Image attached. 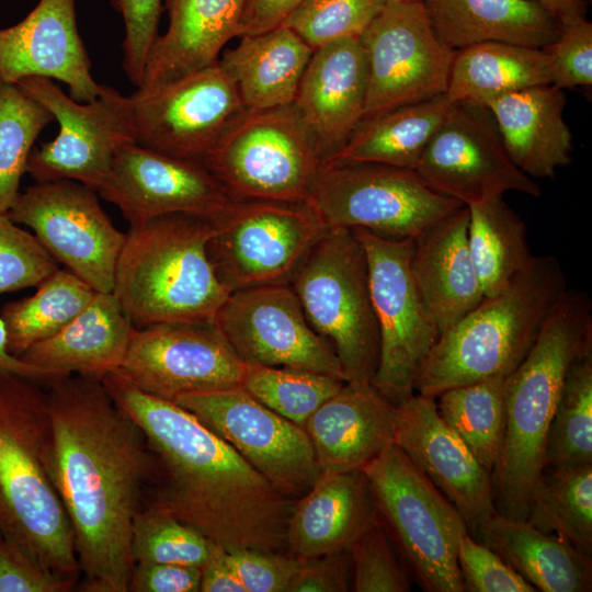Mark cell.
I'll return each instance as SVG.
<instances>
[{"label": "cell", "instance_id": "7a4b0ae2", "mask_svg": "<svg viewBox=\"0 0 592 592\" xmlns=\"http://www.w3.org/2000/svg\"><path fill=\"white\" fill-rule=\"evenodd\" d=\"M101 380L152 453L143 505L173 515L225 550L288 553L295 500L181 406L141 391L114 371Z\"/></svg>", "mask_w": 592, "mask_h": 592}, {"label": "cell", "instance_id": "5bb4252c", "mask_svg": "<svg viewBox=\"0 0 592 592\" xmlns=\"http://www.w3.org/2000/svg\"><path fill=\"white\" fill-rule=\"evenodd\" d=\"M98 192L73 180L36 182L20 192L10 218L33 230L46 251L96 292L112 293L126 239Z\"/></svg>", "mask_w": 592, "mask_h": 592}, {"label": "cell", "instance_id": "c3c4849f", "mask_svg": "<svg viewBox=\"0 0 592 592\" xmlns=\"http://www.w3.org/2000/svg\"><path fill=\"white\" fill-rule=\"evenodd\" d=\"M124 21L123 68L137 88L140 86L150 50L159 37L162 0H109Z\"/></svg>", "mask_w": 592, "mask_h": 592}, {"label": "cell", "instance_id": "ab89813d", "mask_svg": "<svg viewBox=\"0 0 592 592\" xmlns=\"http://www.w3.org/2000/svg\"><path fill=\"white\" fill-rule=\"evenodd\" d=\"M53 121L41 102L0 78V213H9L19 196L34 144Z\"/></svg>", "mask_w": 592, "mask_h": 592}, {"label": "cell", "instance_id": "ffe728a7", "mask_svg": "<svg viewBox=\"0 0 592 592\" xmlns=\"http://www.w3.org/2000/svg\"><path fill=\"white\" fill-rule=\"evenodd\" d=\"M136 144L201 162L244 107L218 61L146 93L129 95Z\"/></svg>", "mask_w": 592, "mask_h": 592}, {"label": "cell", "instance_id": "ba28073f", "mask_svg": "<svg viewBox=\"0 0 592 592\" xmlns=\"http://www.w3.org/2000/svg\"><path fill=\"white\" fill-rule=\"evenodd\" d=\"M362 470L413 580L428 592H463L457 545L468 530L456 508L395 443Z\"/></svg>", "mask_w": 592, "mask_h": 592}, {"label": "cell", "instance_id": "4dcf8cb0", "mask_svg": "<svg viewBox=\"0 0 592 592\" xmlns=\"http://www.w3.org/2000/svg\"><path fill=\"white\" fill-rule=\"evenodd\" d=\"M437 37L453 50L501 42L544 48L562 24L535 0H424Z\"/></svg>", "mask_w": 592, "mask_h": 592}, {"label": "cell", "instance_id": "bcb514c9", "mask_svg": "<svg viewBox=\"0 0 592 592\" xmlns=\"http://www.w3.org/2000/svg\"><path fill=\"white\" fill-rule=\"evenodd\" d=\"M57 263L33 234L0 213V294L36 286Z\"/></svg>", "mask_w": 592, "mask_h": 592}, {"label": "cell", "instance_id": "f6af8a7d", "mask_svg": "<svg viewBox=\"0 0 592 592\" xmlns=\"http://www.w3.org/2000/svg\"><path fill=\"white\" fill-rule=\"evenodd\" d=\"M352 587L356 592H407L409 572L383 524L372 525L349 549ZM401 558V557H400Z\"/></svg>", "mask_w": 592, "mask_h": 592}, {"label": "cell", "instance_id": "8992f818", "mask_svg": "<svg viewBox=\"0 0 592 592\" xmlns=\"http://www.w3.org/2000/svg\"><path fill=\"white\" fill-rule=\"evenodd\" d=\"M213 229L210 219L187 214L129 228L112 293L136 329L214 319L229 292L207 255Z\"/></svg>", "mask_w": 592, "mask_h": 592}, {"label": "cell", "instance_id": "603a6c76", "mask_svg": "<svg viewBox=\"0 0 592 592\" xmlns=\"http://www.w3.org/2000/svg\"><path fill=\"white\" fill-rule=\"evenodd\" d=\"M79 35L76 0H39L19 23L0 29V78L18 83L29 77L68 86L78 102L94 100L102 90Z\"/></svg>", "mask_w": 592, "mask_h": 592}, {"label": "cell", "instance_id": "91938a15", "mask_svg": "<svg viewBox=\"0 0 592 592\" xmlns=\"http://www.w3.org/2000/svg\"><path fill=\"white\" fill-rule=\"evenodd\" d=\"M385 2H422L424 0H384Z\"/></svg>", "mask_w": 592, "mask_h": 592}, {"label": "cell", "instance_id": "ee69618b", "mask_svg": "<svg viewBox=\"0 0 592 592\" xmlns=\"http://www.w3.org/2000/svg\"><path fill=\"white\" fill-rule=\"evenodd\" d=\"M384 4V0H300L283 24L316 49L360 37Z\"/></svg>", "mask_w": 592, "mask_h": 592}, {"label": "cell", "instance_id": "9a60e30c", "mask_svg": "<svg viewBox=\"0 0 592 592\" xmlns=\"http://www.w3.org/2000/svg\"><path fill=\"white\" fill-rule=\"evenodd\" d=\"M415 171L432 190L465 206L506 192L542 193L511 159L490 110L469 102H449Z\"/></svg>", "mask_w": 592, "mask_h": 592}, {"label": "cell", "instance_id": "680465c9", "mask_svg": "<svg viewBox=\"0 0 592 592\" xmlns=\"http://www.w3.org/2000/svg\"><path fill=\"white\" fill-rule=\"evenodd\" d=\"M561 24H569L579 20L587 19L589 0H535Z\"/></svg>", "mask_w": 592, "mask_h": 592}, {"label": "cell", "instance_id": "2e32d148", "mask_svg": "<svg viewBox=\"0 0 592 592\" xmlns=\"http://www.w3.org/2000/svg\"><path fill=\"white\" fill-rule=\"evenodd\" d=\"M173 402L229 443L292 500L306 493L321 473L304 426L269 409L242 387L186 394Z\"/></svg>", "mask_w": 592, "mask_h": 592}, {"label": "cell", "instance_id": "db71d44e", "mask_svg": "<svg viewBox=\"0 0 592 592\" xmlns=\"http://www.w3.org/2000/svg\"><path fill=\"white\" fill-rule=\"evenodd\" d=\"M202 568L159 562L134 565L127 592H198Z\"/></svg>", "mask_w": 592, "mask_h": 592}, {"label": "cell", "instance_id": "cb8c5ba5", "mask_svg": "<svg viewBox=\"0 0 592 592\" xmlns=\"http://www.w3.org/2000/svg\"><path fill=\"white\" fill-rule=\"evenodd\" d=\"M367 87V58L358 37L314 49L292 105L315 137L323 162L364 118Z\"/></svg>", "mask_w": 592, "mask_h": 592}, {"label": "cell", "instance_id": "11a10c76", "mask_svg": "<svg viewBox=\"0 0 592 592\" xmlns=\"http://www.w3.org/2000/svg\"><path fill=\"white\" fill-rule=\"evenodd\" d=\"M300 0H247L238 37L272 30L285 21Z\"/></svg>", "mask_w": 592, "mask_h": 592}, {"label": "cell", "instance_id": "e0dca14e", "mask_svg": "<svg viewBox=\"0 0 592 592\" xmlns=\"http://www.w3.org/2000/svg\"><path fill=\"white\" fill-rule=\"evenodd\" d=\"M358 38L368 66L364 118L445 95L454 50L422 2H385Z\"/></svg>", "mask_w": 592, "mask_h": 592}, {"label": "cell", "instance_id": "7c38bea8", "mask_svg": "<svg viewBox=\"0 0 592 592\" xmlns=\"http://www.w3.org/2000/svg\"><path fill=\"white\" fill-rule=\"evenodd\" d=\"M364 248L379 355L372 386L399 406L415 394L421 365L440 332L410 271L411 238L395 239L354 228Z\"/></svg>", "mask_w": 592, "mask_h": 592}, {"label": "cell", "instance_id": "4316f807", "mask_svg": "<svg viewBox=\"0 0 592 592\" xmlns=\"http://www.w3.org/2000/svg\"><path fill=\"white\" fill-rule=\"evenodd\" d=\"M395 408L372 385L345 383L305 422L321 471L362 470L394 443Z\"/></svg>", "mask_w": 592, "mask_h": 592}, {"label": "cell", "instance_id": "30bf717a", "mask_svg": "<svg viewBox=\"0 0 592 592\" xmlns=\"http://www.w3.org/2000/svg\"><path fill=\"white\" fill-rule=\"evenodd\" d=\"M306 202L329 227L395 239L412 238L464 206L432 190L413 169L349 160L323 162Z\"/></svg>", "mask_w": 592, "mask_h": 592}, {"label": "cell", "instance_id": "44dd1931", "mask_svg": "<svg viewBox=\"0 0 592 592\" xmlns=\"http://www.w3.org/2000/svg\"><path fill=\"white\" fill-rule=\"evenodd\" d=\"M98 193L121 209L130 227L171 214L213 220L232 201L203 163L136 143L119 148Z\"/></svg>", "mask_w": 592, "mask_h": 592}, {"label": "cell", "instance_id": "7bdbcfd3", "mask_svg": "<svg viewBox=\"0 0 592 592\" xmlns=\"http://www.w3.org/2000/svg\"><path fill=\"white\" fill-rule=\"evenodd\" d=\"M214 547L197 530L164 511L141 505L134 516L130 531L134 565L159 562L202 568Z\"/></svg>", "mask_w": 592, "mask_h": 592}, {"label": "cell", "instance_id": "7402d4cb", "mask_svg": "<svg viewBox=\"0 0 592 592\" xmlns=\"http://www.w3.org/2000/svg\"><path fill=\"white\" fill-rule=\"evenodd\" d=\"M394 443L456 508L470 535L497 513L491 473L444 422L435 398L415 392L396 406Z\"/></svg>", "mask_w": 592, "mask_h": 592}, {"label": "cell", "instance_id": "9c48e42d", "mask_svg": "<svg viewBox=\"0 0 592 592\" xmlns=\"http://www.w3.org/2000/svg\"><path fill=\"white\" fill-rule=\"evenodd\" d=\"M202 163L231 198L306 202L323 157L288 105L242 111Z\"/></svg>", "mask_w": 592, "mask_h": 592}, {"label": "cell", "instance_id": "e575fe53", "mask_svg": "<svg viewBox=\"0 0 592 592\" xmlns=\"http://www.w3.org/2000/svg\"><path fill=\"white\" fill-rule=\"evenodd\" d=\"M448 105L445 95H439L365 117L327 161H368L415 170Z\"/></svg>", "mask_w": 592, "mask_h": 592}, {"label": "cell", "instance_id": "d4e9b609", "mask_svg": "<svg viewBox=\"0 0 592 592\" xmlns=\"http://www.w3.org/2000/svg\"><path fill=\"white\" fill-rule=\"evenodd\" d=\"M294 501L286 532L287 551L299 560L346 551L378 521L363 470L321 471Z\"/></svg>", "mask_w": 592, "mask_h": 592}, {"label": "cell", "instance_id": "52a82bcc", "mask_svg": "<svg viewBox=\"0 0 592 592\" xmlns=\"http://www.w3.org/2000/svg\"><path fill=\"white\" fill-rule=\"evenodd\" d=\"M288 284L310 327L332 346L345 383L372 385L379 333L366 254L354 230L330 227L306 252Z\"/></svg>", "mask_w": 592, "mask_h": 592}, {"label": "cell", "instance_id": "9f6ffc18", "mask_svg": "<svg viewBox=\"0 0 592 592\" xmlns=\"http://www.w3.org/2000/svg\"><path fill=\"white\" fill-rule=\"evenodd\" d=\"M200 592H246L225 558V549L217 545L202 567Z\"/></svg>", "mask_w": 592, "mask_h": 592}, {"label": "cell", "instance_id": "681fc988", "mask_svg": "<svg viewBox=\"0 0 592 592\" xmlns=\"http://www.w3.org/2000/svg\"><path fill=\"white\" fill-rule=\"evenodd\" d=\"M543 49L553 86L563 90L592 84V23L588 19L562 24L559 36Z\"/></svg>", "mask_w": 592, "mask_h": 592}, {"label": "cell", "instance_id": "3957f363", "mask_svg": "<svg viewBox=\"0 0 592 592\" xmlns=\"http://www.w3.org/2000/svg\"><path fill=\"white\" fill-rule=\"evenodd\" d=\"M592 352V300L567 287L524 360L506 376L505 426L491 471L496 510L525 520L532 490L545 468L548 430L566 375Z\"/></svg>", "mask_w": 592, "mask_h": 592}, {"label": "cell", "instance_id": "277c9868", "mask_svg": "<svg viewBox=\"0 0 592 592\" xmlns=\"http://www.w3.org/2000/svg\"><path fill=\"white\" fill-rule=\"evenodd\" d=\"M47 391L0 374V533L33 560L75 583L80 567L72 530L49 470Z\"/></svg>", "mask_w": 592, "mask_h": 592}, {"label": "cell", "instance_id": "f907efd6", "mask_svg": "<svg viewBox=\"0 0 592 592\" xmlns=\"http://www.w3.org/2000/svg\"><path fill=\"white\" fill-rule=\"evenodd\" d=\"M225 558L246 592H288L300 561L289 553L225 550Z\"/></svg>", "mask_w": 592, "mask_h": 592}, {"label": "cell", "instance_id": "836d02e7", "mask_svg": "<svg viewBox=\"0 0 592 592\" xmlns=\"http://www.w3.org/2000/svg\"><path fill=\"white\" fill-rule=\"evenodd\" d=\"M550 83L543 48L485 42L454 50L445 98L487 106L506 93Z\"/></svg>", "mask_w": 592, "mask_h": 592}, {"label": "cell", "instance_id": "ac0fdd59", "mask_svg": "<svg viewBox=\"0 0 592 592\" xmlns=\"http://www.w3.org/2000/svg\"><path fill=\"white\" fill-rule=\"evenodd\" d=\"M244 363L214 319L136 329L118 375L144 392L177 397L241 387Z\"/></svg>", "mask_w": 592, "mask_h": 592}, {"label": "cell", "instance_id": "83f0119b", "mask_svg": "<svg viewBox=\"0 0 592 592\" xmlns=\"http://www.w3.org/2000/svg\"><path fill=\"white\" fill-rule=\"evenodd\" d=\"M247 0H164L168 26L153 44L143 80L146 93L219 59L223 47L238 36Z\"/></svg>", "mask_w": 592, "mask_h": 592}, {"label": "cell", "instance_id": "4fadbf2b", "mask_svg": "<svg viewBox=\"0 0 592 592\" xmlns=\"http://www.w3.org/2000/svg\"><path fill=\"white\" fill-rule=\"evenodd\" d=\"M16 84L47 107L59 125L53 140L33 149L27 173L36 182L73 180L98 192L119 148L136 143L129 96L102 84L94 100L78 102L47 78L29 77Z\"/></svg>", "mask_w": 592, "mask_h": 592}, {"label": "cell", "instance_id": "f35d334b", "mask_svg": "<svg viewBox=\"0 0 592 592\" xmlns=\"http://www.w3.org/2000/svg\"><path fill=\"white\" fill-rule=\"evenodd\" d=\"M505 392L506 376L498 375L446 389L435 398L441 418L490 473L504 435Z\"/></svg>", "mask_w": 592, "mask_h": 592}, {"label": "cell", "instance_id": "74e56055", "mask_svg": "<svg viewBox=\"0 0 592 592\" xmlns=\"http://www.w3.org/2000/svg\"><path fill=\"white\" fill-rule=\"evenodd\" d=\"M525 521L591 555L592 464L545 467L532 490Z\"/></svg>", "mask_w": 592, "mask_h": 592}, {"label": "cell", "instance_id": "f1b7e54d", "mask_svg": "<svg viewBox=\"0 0 592 592\" xmlns=\"http://www.w3.org/2000/svg\"><path fill=\"white\" fill-rule=\"evenodd\" d=\"M565 106L563 90L551 83L506 93L487 105L511 159L534 180L554 178L572 160Z\"/></svg>", "mask_w": 592, "mask_h": 592}, {"label": "cell", "instance_id": "6da1fadb", "mask_svg": "<svg viewBox=\"0 0 592 592\" xmlns=\"http://www.w3.org/2000/svg\"><path fill=\"white\" fill-rule=\"evenodd\" d=\"M47 385L49 470L73 534L79 590L127 592L132 524L153 473L152 453L100 378L71 374Z\"/></svg>", "mask_w": 592, "mask_h": 592}, {"label": "cell", "instance_id": "f5cc1de1", "mask_svg": "<svg viewBox=\"0 0 592 592\" xmlns=\"http://www.w3.org/2000/svg\"><path fill=\"white\" fill-rule=\"evenodd\" d=\"M350 570L349 550L301 560L288 592H345Z\"/></svg>", "mask_w": 592, "mask_h": 592}, {"label": "cell", "instance_id": "7dc6e473", "mask_svg": "<svg viewBox=\"0 0 592 592\" xmlns=\"http://www.w3.org/2000/svg\"><path fill=\"white\" fill-rule=\"evenodd\" d=\"M457 561L464 591L534 592L531 583L512 569L496 551L464 533L457 545Z\"/></svg>", "mask_w": 592, "mask_h": 592}, {"label": "cell", "instance_id": "5b68a950", "mask_svg": "<svg viewBox=\"0 0 592 592\" xmlns=\"http://www.w3.org/2000/svg\"><path fill=\"white\" fill-rule=\"evenodd\" d=\"M566 288L558 259L534 255L502 292L483 297L440 333L421 365L415 392L436 398L453 387L508 376L528 353Z\"/></svg>", "mask_w": 592, "mask_h": 592}, {"label": "cell", "instance_id": "816d5d0a", "mask_svg": "<svg viewBox=\"0 0 592 592\" xmlns=\"http://www.w3.org/2000/svg\"><path fill=\"white\" fill-rule=\"evenodd\" d=\"M76 583L46 570L0 533V592H69Z\"/></svg>", "mask_w": 592, "mask_h": 592}, {"label": "cell", "instance_id": "484cf974", "mask_svg": "<svg viewBox=\"0 0 592 592\" xmlns=\"http://www.w3.org/2000/svg\"><path fill=\"white\" fill-rule=\"evenodd\" d=\"M468 219L464 205L411 238L410 271L440 333L483 299L468 247Z\"/></svg>", "mask_w": 592, "mask_h": 592}, {"label": "cell", "instance_id": "8d00e7d4", "mask_svg": "<svg viewBox=\"0 0 592 592\" xmlns=\"http://www.w3.org/2000/svg\"><path fill=\"white\" fill-rule=\"evenodd\" d=\"M25 298L4 304L0 310L10 353L20 356L73 320L96 291L68 270H55Z\"/></svg>", "mask_w": 592, "mask_h": 592}, {"label": "cell", "instance_id": "1f68e13d", "mask_svg": "<svg viewBox=\"0 0 592 592\" xmlns=\"http://www.w3.org/2000/svg\"><path fill=\"white\" fill-rule=\"evenodd\" d=\"M314 49L281 24L254 35H242L218 64L237 89L244 110L292 105Z\"/></svg>", "mask_w": 592, "mask_h": 592}, {"label": "cell", "instance_id": "b9f144b4", "mask_svg": "<svg viewBox=\"0 0 592 592\" xmlns=\"http://www.w3.org/2000/svg\"><path fill=\"white\" fill-rule=\"evenodd\" d=\"M345 382L305 368L244 365L241 387L283 418L304 426Z\"/></svg>", "mask_w": 592, "mask_h": 592}, {"label": "cell", "instance_id": "60d3db41", "mask_svg": "<svg viewBox=\"0 0 592 592\" xmlns=\"http://www.w3.org/2000/svg\"><path fill=\"white\" fill-rule=\"evenodd\" d=\"M592 464V352L570 366L548 430L545 467Z\"/></svg>", "mask_w": 592, "mask_h": 592}, {"label": "cell", "instance_id": "8fae6325", "mask_svg": "<svg viewBox=\"0 0 592 592\" xmlns=\"http://www.w3.org/2000/svg\"><path fill=\"white\" fill-rule=\"evenodd\" d=\"M207 255L229 292L288 283L310 247L330 228L307 202L236 200L213 220Z\"/></svg>", "mask_w": 592, "mask_h": 592}, {"label": "cell", "instance_id": "d6a6232c", "mask_svg": "<svg viewBox=\"0 0 592 592\" xmlns=\"http://www.w3.org/2000/svg\"><path fill=\"white\" fill-rule=\"evenodd\" d=\"M474 538L496 551L537 591L592 590L591 555L525 520L497 512L478 527Z\"/></svg>", "mask_w": 592, "mask_h": 592}, {"label": "cell", "instance_id": "d6986e66", "mask_svg": "<svg viewBox=\"0 0 592 592\" xmlns=\"http://www.w3.org/2000/svg\"><path fill=\"white\" fill-rule=\"evenodd\" d=\"M214 320L244 364L305 368L345 382L332 346L310 327L288 283L231 292Z\"/></svg>", "mask_w": 592, "mask_h": 592}, {"label": "cell", "instance_id": "d590c367", "mask_svg": "<svg viewBox=\"0 0 592 592\" xmlns=\"http://www.w3.org/2000/svg\"><path fill=\"white\" fill-rule=\"evenodd\" d=\"M467 239L483 297L502 292L533 260L525 223L501 197L468 205Z\"/></svg>", "mask_w": 592, "mask_h": 592}, {"label": "cell", "instance_id": "6f0895ef", "mask_svg": "<svg viewBox=\"0 0 592 592\" xmlns=\"http://www.w3.org/2000/svg\"><path fill=\"white\" fill-rule=\"evenodd\" d=\"M0 374H12L37 383H49L60 378L57 375L31 365L10 353L8 349L7 330L0 318Z\"/></svg>", "mask_w": 592, "mask_h": 592}, {"label": "cell", "instance_id": "f546056e", "mask_svg": "<svg viewBox=\"0 0 592 592\" xmlns=\"http://www.w3.org/2000/svg\"><path fill=\"white\" fill-rule=\"evenodd\" d=\"M135 332L113 293L96 292L65 328L19 357L58 377L78 374L101 379L122 365Z\"/></svg>", "mask_w": 592, "mask_h": 592}]
</instances>
